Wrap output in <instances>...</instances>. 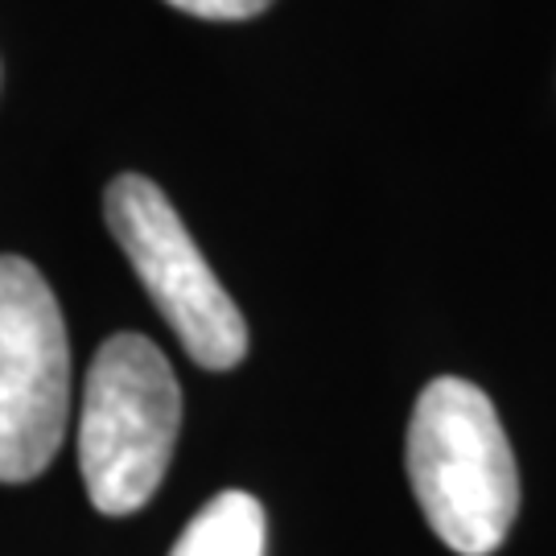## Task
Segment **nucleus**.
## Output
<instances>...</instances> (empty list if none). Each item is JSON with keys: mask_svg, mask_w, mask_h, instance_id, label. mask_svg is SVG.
I'll list each match as a JSON object with an SVG mask.
<instances>
[{"mask_svg": "<svg viewBox=\"0 0 556 556\" xmlns=\"http://www.w3.org/2000/svg\"><path fill=\"white\" fill-rule=\"evenodd\" d=\"M71 417V342L38 268L0 256V482H34Z\"/></svg>", "mask_w": 556, "mask_h": 556, "instance_id": "20e7f679", "label": "nucleus"}, {"mask_svg": "<svg viewBox=\"0 0 556 556\" xmlns=\"http://www.w3.org/2000/svg\"><path fill=\"white\" fill-rule=\"evenodd\" d=\"M169 556H264V507L248 491H223L186 523Z\"/></svg>", "mask_w": 556, "mask_h": 556, "instance_id": "39448f33", "label": "nucleus"}, {"mask_svg": "<svg viewBox=\"0 0 556 556\" xmlns=\"http://www.w3.org/2000/svg\"><path fill=\"white\" fill-rule=\"evenodd\" d=\"M108 231L137 268L144 293L178 334L186 355L206 371H227L248 355V321L202 260L174 202L157 181L124 174L108 186Z\"/></svg>", "mask_w": 556, "mask_h": 556, "instance_id": "7ed1b4c3", "label": "nucleus"}, {"mask_svg": "<svg viewBox=\"0 0 556 556\" xmlns=\"http://www.w3.org/2000/svg\"><path fill=\"white\" fill-rule=\"evenodd\" d=\"M181 433V388L149 338H108L87 371L79 413V475L91 507L132 516L157 495Z\"/></svg>", "mask_w": 556, "mask_h": 556, "instance_id": "f03ea898", "label": "nucleus"}, {"mask_svg": "<svg viewBox=\"0 0 556 556\" xmlns=\"http://www.w3.org/2000/svg\"><path fill=\"white\" fill-rule=\"evenodd\" d=\"M174 9L190 13V17H206V21H243L264 13L273 0H169Z\"/></svg>", "mask_w": 556, "mask_h": 556, "instance_id": "423d86ee", "label": "nucleus"}, {"mask_svg": "<svg viewBox=\"0 0 556 556\" xmlns=\"http://www.w3.org/2000/svg\"><path fill=\"white\" fill-rule=\"evenodd\" d=\"M408 482L429 528L457 556H491L519 516V470L491 396L441 376L408 420Z\"/></svg>", "mask_w": 556, "mask_h": 556, "instance_id": "f257e3e1", "label": "nucleus"}]
</instances>
